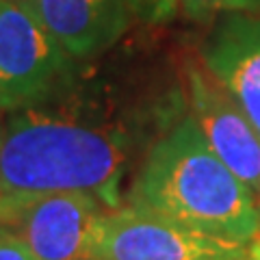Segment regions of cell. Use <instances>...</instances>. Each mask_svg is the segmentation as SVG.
<instances>
[{
  "label": "cell",
  "mask_w": 260,
  "mask_h": 260,
  "mask_svg": "<svg viewBox=\"0 0 260 260\" xmlns=\"http://www.w3.org/2000/svg\"><path fill=\"white\" fill-rule=\"evenodd\" d=\"M130 206L228 241L247 243L260 230L254 191L213 152L191 115L145 154Z\"/></svg>",
  "instance_id": "6da1fadb"
},
{
  "label": "cell",
  "mask_w": 260,
  "mask_h": 260,
  "mask_svg": "<svg viewBox=\"0 0 260 260\" xmlns=\"http://www.w3.org/2000/svg\"><path fill=\"white\" fill-rule=\"evenodd\" d=\"M124 167L119 137L32 107L15 109L5 121L0 200L87 193L113 208Z\"/></svg>",
  "instance_id": "7a4b0ae2"
},
{
  "label": "cell",
  "mask_w": 260,
  "mask_h": 260,
  "mask_svg": "<svg viewBox=\"0 0 260 260\" xmlns=\"http://www.w3.org/2000/svg\"><path fill=\"white\" fill-rule=\"evenodd\" d=\"M74 56L22 0H0V107L26 109L59 93Z\"/></svg>",
  "instance_id": "3957f363"
},
{
  "label": "cell",
  "mask_w": 260,
  "mask_h": 260,
  "mask_svg": "<svg viewBox=\"0 0 260 260\" xmlns=\"http://www.w3.org/2000/svg\"><path fill=\"white\" fill-rule=\"evenodd\" d=\"M3 204V225L32 249L39 260L98 258L109 208L87 193H54Z\"/></svg>",
  "instance_id": "277c9868"
},
{
  "label": "cell",
  "mask_w": 260,
  "mask_h": 260,
  "mask_svg": "<svg viewBox=\"0 0 260 260\" xmlns=\"http://www.w3.org/2000/svg\"><path fill=\"white\" fill-rule=\"evenodd\" d=\"M245 254V243L189 230L137 206L107 213L98 247V258L104 260H213Z\"/></svg>",
  "instance_id": "5b68a950"
},
{
  "label": "cell",
  "mask_w": 260,
  "mask_h": 260,
  "mask_svg": "<svg viewBox=\"0 0 260 260\" xmlns=\"http://www.w3.org/2000/svg\"><path fill=\"white\" fill-rule=\"evenodd\" d=\"M191 117L213 152L245 182L260 189V135L230 91L206 68H189Z\"/></svg>",
  "instance_id": "8992f818"
},
{
  "label": "cell",
  "mask_w": 260,
  "mask_h": 260,
  "mask_svg": "<svg viewBox=\"0 0 260 260\" xmlns=\"http://www.w3.org/2000/svg\"><path fill=\"white\" fill-rule=\"evenodd\" d=\"M202 61L260 135V13H228L210 32Z\"/></svg>",
  "instance_id": "52a82bcc"
},
{
  "label": "cell",
  "mask_w": 260,
  "mask_h": 260,
  "mask_svg": "<svg viewBox=\"0 0 260 260\" xmlns=\"http://www.w3.org/2000/svg\"><path fill=\"white\" fill-rule=\"evenodd\" d=\"M74 59L115 46L130 24L126 0H22Z\"/></svg>",
  "instance_id": "ba28073f"
},
{
  "label": "cell",
  "mask_w": 260,
  "mask_h": 260,
  "mask_svg": "<svg viewBox=\"0 0 260 260\" xmlns=\"http://www.w3.org/2000/svg\"><path fill=\"white\" fill-rule=\"evenodd\" d=\"M176 5L191 20H208L228 13H260V0H176Z\"/></svg>",
  "instance_id": "9c48e42d"
},
{
  "label": "cell",
  "mask_w": 260,
  "mask_h": 260,
  "mask_svg": "<svg viewBox=\"0 0 260 260\" xmlns=\"http://www.w3.org/2000/svg\"><path fill=\"white\" fill-rule=\"evenodd\" d=\"M126 5L130 7V13L135 18L150 24H160V22L172 20L178 11L176 0H126Z\"/></svg>",
  "instance_id": "30bf717a"
},
{
  "label": "cell",
  "mask_w": 260,
  "mask_h": 260,
  "mask_svg": "<svg viewBox=\"0 0 260 260\" xmlns=\"http://www.w3.org/2000/svg\"><path fill=\"white\" fill-rule=\"evenodd\" d=\"M0 260H39L18 234L0 225Z\"/></svg>",
  "instance_id": "8fae6325"
},
{
  "label": "cell",
  "mask_w": 260,
  "mask_h": 260,
  "mask_svg": "<svg viewBox=\"0 0 260 260\" xmlns=\"http://www.w3.org/2000/svg\"><path fill=\"white\" fill-rule=\"evenodd\" d=\"M3 137H5V119H3V107H0V150H3Z\"/></svg>",
  "instance_id": "7c38bea8"
},
{
  "label": "cell",
  "mask_w": 260,
  "mask_h": 260,
  "mask_svg": "<svg viewBox=\"0 0 260 260\" xmlns=\"http://www.w3.org/2000/svg\"><path fill=\"white\" fill-rule=\"evenodd\" d=\"M249 256H251V260H260V243H256V245L251 247Z\"/></svg>",
  "instance_id": "4fadbf2b"
},
{
  "label": "cell",
  "mask_w": 260,
  "mask_h": 260,
  "mask_svg": "<svg viewBox=\"0 0 260 260\" xmlns=\"http://www.w3.org/2000/svg\"><path fill=\"white\" fill-rule=\"evenodd\" d=\"M213 260H251V256L245 254V256H228V258H213Z\"/></svg>",
  "instance_id": "5bb4252c"
},
{
  "label": "cell",
  "mask_w": 260,
  "mask_h": 260,
  "mask_svg": "<svg viewBox=\"0 0 260 260\" xmlns=\"http://www.w3.org/2000/svg\"><path fill=\"white\" fill-rule=\"evenodd\" d=\"M0 225H3V204H0Z\"/></svg>",
  "instance_id": "9a60e30c"
},
{
  "label": "cell",
  "mask_w": 260,
  "mask_h": 260,
  "mask_svg": "<svg viewBox=\"0 0 260 260\" xmlns=\"http://www.w3.org/2000/svg\"><path fill=\"white\" fill-rule=\"evenodd\" d=\"M87 260H104V258H87Z\"/></svg>",
  "instance_id": "2e32d148"
},
{
  "label": "cell",
  "mask_w": 260,
  "mask_h": 260,
  "mask_svg": "<svg viewBox=\"0 0 260 260\" xmlns=\"http://www.w3.org/2000/svg\"><path fill=\"white\" fill-rule=\"evenodd\" d=\"M258 195H260V189H258Z\"/></svg>",
  "instance_id": "e0dca14e"
}]
</instances>
